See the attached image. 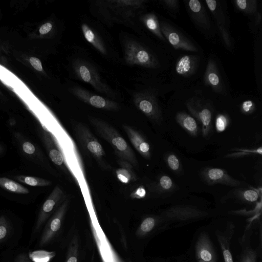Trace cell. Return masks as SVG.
Here are the masks:
<instances>
[{
    "label": "cell",
    "instance_id": "cell-1",
    "mask_svg": "<svg viewBox=\"0 0 262 262\" xmlns=\"http://www.w3.org/2000/svg\"><path fill=\"white\" fill-rule=\"evenodd\" d=\"M144 0H106L95 3L97 16L108 24L133 25L135 17L143 9Z\"/></svg>",
    "mask_w": 262,
    "mask_h": 262
},
{
    "label": "cell",
    "instance_id": "cell-2",
    "mask_svg": "<svg viewBox=\"0 0 262 262\" xmlns=\"http://www.w3.org/2000/svg\"><path fill=\"white\" fill-rule=\"evenodd\" d=\"M89 120L97 134L112 146L119 159L128 161L134 166H137L138 161L134 151L113 126L97 118L91 117Z\"/></svg>",
    "mask_w": 262,
    "mask_h": 262
},
{
    "label": "cell",
    "instance_id": "cell-3",
    "mask_svg": "<svg viewBox=\"0 0 262 262\" xmlns=\"http://www.w3.org/2000/svg\"><path fill=\"white\" fill-rule=\"evenodd\" d=\"M76 138L83 150L94 158L104 170L112 168L106 160V154L101 144L84 124L78 122L75 125Z\"/></svg>",
    "mask_w": 262,
    "mask_h": 262
},
{
    "label": "cell",
    "instance_id": "cell-4",
    "mask_svg": "<svg viewBox=\"0 0 262 262\" xmlns=\"http://www.w3.org/2000/svg\"><path fill=\"white\" fill-rule=\"evenodd\" d=\"M124 59L130 66H140L148 68L158 67L159 63L155 57L137 41L127 39L124 41Z\"/></svg>",
    "mask_w": 262,
    "mask_h": 262
},
{
    "label": "cell",
    "instance_id": "cell-5",
    "mask_svg": "<svg viewBox=\"0 0 262 262\" xmlns=\"http://www.w3.org/2000/svg\"><path fill=\"white\" fill-rule=\"evenodd\" d=\"M73 68L76 75L82 81L89 83L100 93L105 94L110 97L114 96L112 90L101 80L98 73L91 64L78 60L74 62Z\"/></svg>",
    "mask_w": 262,
    "mask_h": 262
},
{
    "label": "cell",
    "instance_id": "cell-6",
    "mask_svg": "<svg viewBox=\"0 0 262 262\" xmlns=\"http://www.w3.org/2000/svg\"><path fill=\"white\" fill-rule=\"evenodd\" d=\"M186 106L191 114L201 123L203 137L209 138L212 132L213 113L211 106L194 98L187 100Z\"/></svg>",
    "mask_w": 262,
    "mask_h": 262
},
{
    "label": "cell",
    "instance_id": "cell-7",
    "mask_svg": "<svg viewBox=\"0 0 262 262\" xmlns=\"http://www.w3.org/2000/svg\"><path fill=\"white\" fill-rule=\"evenodd\" d=\"M134 102L137 108L151 120L158 123L161 122V111L153 94L147 91L138 92L134 96Z\"/></svg>",
    "mask_w": 262,
    "mask_h": 262
},
{
    "label": "cell",
    "instance_id": "cell-8",
    "mask_svg": "<svg viewBox=\"0 0 262 262\" xmlns=\"http://www.w3.org/2000/svg\"><path fill=\"white\" fill-rule=\"evenodd\" d=\"M40 135L48 156L52 162L64 172L68 173L63 155L58 146L54 136L43 125L40 129Z\"/></svg>",
    "mask_w": 262,
    "mask_h": 262
},
{
    "label": "cell",
    "instance_id": "cell-9",
    "mask_svg": "<svg viewBox=\"0 0 262 262\" xmlns=\"http://www.w3.org/2000/svg\"><path fill=\"white\" fill-rule=\"evenodd\" d=\"M70 91L79 99L94 107L113 111H117L119 108L116 102L91 93L81 88L74 86L70 89Z\"/></svg>",
    "mask_w": 262,
    "mask_h": 262
},
{
    "label": "cell",
    "instance_id": "cell-10",
    "mask_svg": "<svg viewBox=\"0 0 262 262\" xmlns=\"http://www.w3.org/2000/svg\"><path fill=\"white\" fill-rule=\"evenodd\" d=\"M194 250L198 262H217V253L207 232L203 231L199 234Z\"/></svg>",
    "mask_w": 262,
    "mask_h": 262
},
{
    "label": "cell",
    "instance_id": "cell-11",
    "mask_svg": "<svg viewBox=\"0 0 262 262\" xmlns=\"http://www.w3.org/2000/svg\"><path fill=\"white\" fill-rule=\"evenodd\" d=\"M160 25L161 32L165 38L175 49L191 52L198 51L197 47L190 40L170 25L164 21H162Z\"/></svg>",
    "mask_w": 262,
    "mask_h": 262
},
{
    "label": "cell",
    "instance_id": "cell-12",
    "mask_svg": "<svg viewBox=\"0 0 262 262\" xmlns=\"http://www.w3.org/2000/svg\"><path fill=\"white\" fill-rule=\"evenodd\" d=\"M67 196L60 186L57 185L53 188L40 208L34 232L39 228L49 214L60 203L63 202Z\"/></svg>",
    "mask_w": 262,
    "mask_h": 262
},
{
    "label": "cell",
    "instance_id": "cell-13",
    "mask_svg": "<svg viewBox=\"0 0 262 262\" xmlns=\"http://www.w3.org/2000/svg\"><path fill=\"white\" fill-rule=\"evenodd\" d=\"M208 212L190 205H176L172 206L164 213L167 220L186 221L198 219L207 215Z\"/></svg>",
    "mask_w": 262,
    "mask_h": 262
},
{
    "label": "cell",
    "instance_id": "cell-14",
    "mask_svg": "<svg viewBox=\"0 0 262 262\" xmlns=\"http://www.w3.org/2000/svg\"><path fill=\"white\" fill-rule=\"evenodd\" d=\"M201 176L208 185L222 184L232 187L243 185V182L231 177L227 172L221 168L207 167L203 169Z\"/></svg>",
    "mask_w": 262,
    "mask_h": 262
},
{
    "label": "cell",
    "instance_id": "cell-15",
    "mask_svg": "<svg viewBox=\"0 0 262 262\" xmlns=\"http://www.w3.org/2000/svg\"><path fill=\"white\" fill-rule=\"evenodd\" d=\"M206 5L214 16L221 33V37L226 46L230 48L231 40L230 34L226 27V19L225 12L218 1L214 0H206Z\"/></svg>",
    "mask_w": 262,
    "mask_h": 262
},
{
    "label": "cell",
    "instance_id": "cell-16",
    "mask_svg": "<svg viewBox=\"0 0 262 262\" xmlns=\"http://www.w3.org/2000/svg\"><path fill=\"white\" fill-rule=\"evenodd\" d=\"M235 231L234 224L230 222L227 223L225 230H216L215 234L219 244L224 262H233L231 252V243Z\"/></svg>",
    "mask_w": 262,
    "mask_h": 262
},
{
    "label": "cell",
    "instance_id": "cell-17",
    "mask_svg": "<svg viewBox=\"0 0 262 262\" xmlns=\"http://www.w3.org/2000/svg\"><path fill=\"white\" fill-rule=\"evenodd\" d=\"M123 129L136 150L144 158L151 157L150 145L145 138L133 127L124 124Z\"/></svg>",
    "mask_w": 262,
    "mask_h": 262
},
{
    "label": "cell",
    "instance_id": "cell-18",
    "mask_svg": "<svg viewBox=\"0 0 262 262\" xmlns=\"http://www.w3.org/2000/svg\"><path fill=\"white\" fill-rule=\"evenodd\" d=\"M186 3V7L193 21L202 28L210 29L211 25L209 17L201 2L190 0Z\"/></svg>",
    "mask_w": 262,
    "mask_h": 262
},
{
    "label": "cell",
    "instance_id": "cell-19",
    "mask_svg": "<svg viewBox=\"0 0 262 262\" xmlns=\"http://www.w3.org/2000/svg\"><path fill=\"white\" fill-rule=\"evenodd\" d=\"M14 137L21 153L34 162H41L42 155L37 146L19 132L14 133Z\"/></svg>",
    "mask_w": 262,
    "mask_h": 262
},
{
    "label": "cell",
    "instance_id": "cell-20",
    "mask_svg": "<svg viewBox=\"0 0 262 262\" xmlns=\"http://www.w3.org/2000/svg\"><path fill=\"white\" fill-rule=\"evenodd\" d=\"M199 62V57L193 55H186L180 58L176 64V71L181 76L187 77L196 71Z\"/></svg>",
    "mask_w": 262,
    "mask_h": 262
},
{
    "label": "cell",
    "instance_id": "cell-21",
    "mask_svg": "<svg viewBox=\"0 0 262 262\" xmlns=\"http://www.w3.org/2000/svg\"><path fill=\"white\" fill-rule=\"evenodd\" d=\"M205 84L216 92H221L223 90L222 83L218 69L214 60L210 58L208 61L204 75Z\"/></svg>",
    "mask_w": 262,
    "mask_h": 262
},
{
    "label": "cell",
    "instance_id": "cell-22",
    "mask_svg": "<svg viewBox=\"0 0 262 262\" xmlns=\"http://www.w3.org/2000/svg\"><path fill=\"white\" fill-rule=\"evenodd\" d=\"M147 187L151 192L160 195L170 194L176 188L172 180L165 174L159 176L156 181L149 183Z\"/></svg>",
    "mask_w": 262,
    "mask_h": 262
},
{
    "label": "cell",
    "instance_id": "cell-23",
    "mask_svg": "<svg viewBox=\"0 0 262 262\" xmlns=\"http://www.w3.org/2000/svg\"><path fill=\"white\" fill-rule=\"evenodd\" d=\"M119 167L116 170V176L122 183L128 184L136 181L138 178L133 170V165L128 161L119 159Z\"/></svg>",
    "mask_w": 262,
    "mask_h": 262
},
{
    "label": "cell",
    "instance_id": "cell-24",
    "mask_svg": "<svg viewBox=\"0 0 262 262\" xmlns=\"http://www.w3.org/2000/svg\"><path fill=\"white\" fill-rule=\"evenodd\" d=\"M176 120L190 135L193 137L198 136L199 127L193 117L185 112H180L177 113Z\"/></svg>",
    "mask_w": 262,
    "mask_h": 262
},
{
    "label": "cell",
    "instance_id": "cell-25",
    "mask_svg": "<svg viewBox=\"0 0 262 262\" xmlns=\"http://www.w3.org/2000/svg\"><path fill=\"white\" fill-rule=\"evenodd\" d=\"M81 27L85 39L101 54L106 55L105 46L97 34L85 24H82Z\"/></svg>",
    "mask_w": 262,
    "mask_h": 262
},
{
    "label": "cell",
    "instance_id": "cell-26",
    "mask_svg": "<svg viewBox=\"0 0 262 262\" xmlns=\"http://www.w3.org/2000/svg\"><path fill=\"white\" fill-rule=\"evenodd\" d=\"M141 20L146 28L160 39L164 41L166 40L161 32L159 20L154 14H146L141 16Z\"/></svg>",
    "mask_w": 262,
    "mask_h": 262
},
{
    "label": "cell",
    "instance_id": "cell-27",
    "mask_svg": "<svg viewBox=\"0 0 262 262\" xmlns=\"http://www.w3.org/2000/svg\"><path fill=\"white\" fill-rule=\"evenodd\" d=\"M0 187L7 191L21 194H28L29 189L20 183L6 177H0Z\"/></svg>",
    "mask_w": 262,
    "mask_h": 262
},
{
    "label": "cell",
    "instance_id": "cell-28",
    "mask_svg": "<svg viewBox=\"0 0 262 262\" xmlns=\"http://www.w3.org/2000/svg\"><path fill=\"white\" fill-rule=\"evenodd\" d=\"M14 179L21 183L33 187H46L52 184L51 181L33 176L17 175L14 176Z\"/></svg>",
    "mask_w": 262,
    "mask_h": 262
},
{
    "label": "cell",
    "instance_id": "cell-29",
    "mask_svg": "<svg viewBox=\"0 0 262 262\" xmlns=\"http://www.w3.org/2000/svg\"><path fill=\"white\" fill-rule=\"evenodd\" d=\"M260 194L261 193H259L258 189L254 188L238 189L235 190L233 193L237 199L250 203L256 202L258 200L259 196L261 195Z\"/></svg>",
    "mask_w": 262,
    "mask_h": 262
},
{
    "label": "cell",
    "instance_id": "cell-30",
    "mask_svg": "<svg viewBox=\"0 0 262 262\" xmlns=\"http://www.w3.org/2000/svg\"><path fill=\"white\" fill-rule=\"evenodd\" d=\"M235 7L242 12L249 15H255L257 12V1L256 0H236Z\"/></svg>",
    "mask_w": 262,
    "mask_h": 262
},
{
    "label": "cell",
    "instance_id": "cell-31",
    "mask_svg": "<svg viewBox=\"0 0 262 262\" xmlns=\"http://www.w3.org/2000/svg\"><path fill=\"white\" fill-rule=\"evenodd\" d=\"M169 168L175 173L180 174L182 171V165L179 157L173 152H168L164 158Z\"/></svg>",
    "mask_w": 262,
    "mask_h": 262
},
{
    "label": "cell",
    "instance_id": "cell-32",
    "mask_svg": "<svg viewBox=\"0 0 262 262\" xmlns=\"http://www.w3.org/2000/svg\"><path fill=\"white\" fill-rule=\"evenodd\" d=\"M233 150L236 151L228 154L225 156V157L226 158H237L251 155H261L262 154V147L261 146L251 149L236 148L233 149Z\"/></svg>",
    "mask_w": 262,
    "mask_h": 262
},
{
    "label": "cell",
    "instance_id": "cell-33",
    "mask_svg": "<svg viewBox=\"0 0 262 262\" xmlns=\"http://www.w3.org/2000/svg\"><path fill=\"white\" fill-rule=\"evenodd\" d=\"M257 253L256 251L249 246L243 248L239 257V262H256Z\"/></svg>",
    "mask_w": 262,
    "mask_h": 262
},
{
    "label": "cell",
    "instance_id": "cell-34",
    "mask_svg": "<svg viewBox=\"0 0 262 262\" xmlns=\"http://www.w3.org/2000/svg\"><path fill=\"white\" fill-rule=\"evenodd\" d=\"M10 230L9 222L4 215H0V243L8 237Z\"/></svg>",
    "mask_w": 262,
    "mask_h": 262
},
{
    "label": "cell",
    "instance_id": "cell-35",
    "mask_svg": "<svg viewBox=\"0 0 262 262\" xmlns=\"http://www.w3.org/2000/svg\"><path fill=\"white\" fill-rule=\"evenodd\" d=\"M229 123V118L224 114H219L215 119V127L216 130L221 133L224 131Z\"/></svg>",
    "mask_w": 262,
    "mask_h": 262
},
{
    "label": "cell",
    "instance_id": "cell-36",
    "mask_svg": "<svg viewBox=\"0 0 262 262\" xmlns=\"http://www.w3.org/2000/svg\"><path fill=\"white\" fill-rule=\"evenodd\" d=\"M29 258L33 262H47L50 256L49 253L43 251H34L29 253Z\"/></svg>",
    "mask_w": 262,
    "mask_h": 262
},
{
    "label": "cell",
    "instance_id": "cell-37",
    "mask_svg": "<svg viewBox=\"0 0 262 262\" xmlns=\"http://www.w3.org/2000/svg\"><path fill=\"white\" fill-rule=\"evenodd\" d=\"M155 220L152 217L146 218L141 225V229L145 232H149L155 225Z\"/></svg>",
    "mask_w": 262,
    "mask_h": 262
},
{
    "label": "cell",
    "instance_id": "cell-38",
    "mask_svg": "<svg viewBox=\"0 0 262 262\" xmlns=\"http://www.w3.org/2000/svg\"><path fill=\"white\" fill-rule=\"evenodd\" d=\"M161 2L170 11L176 12L179 10V4L178 0H163Z\"/></svg>",
    "mask_w": 262,
    "mask_h": 262
},
{
    "label": "cell",
    "instance_id": "cell-39",
    "mask_svg": "<svg viewBox=\"0 0 262 262\" xmlns=\"http://www.w3.org/2000/svg\"><path fill=\"white\" fill-rule=\"evenodd\" d=\"M254 109V104L250 100H247L243 103L241 106V110L243 113L250 114Z\"/></svg>",
    "mask_w": 262,
    "mask_h": 262
},
{
    "label": "cell",
    "instance_id": "cell-40",
    "mask_svg": "<svg viewBox=\"0 0 262 262\" xmlns=\"http://www.w3.org/2000/svg\"><path fill=\"white\" fill-rule=\"evenodd\" d=\"M61 225V221L59 216H55L51 221L50 224V230L51 232H56L58 231Z\"/></svg>",
    "mask_w": 262,
    "mask_h": 262
},
{
    "label": "cell",
    "instance_id": "cell-41",
    "mask_svg": "<svg viewBox=\"0 0 262 262\" xmlns=\"http://www.w3.org/2000/svg\"><path fill=\"white\" fill-rule=\"evenodd\" d=\"M146 194V191L145 188L140 186L130 194V196L133 199H142L145 196Z\"/></svg>",
    "mask_w": 262,
    "mask_h": 262
},
{
    "label": "cell",
    "instance_id": "cell-42",
    "mask_svg": "<svg viewBox=\"0 0 262 262\" xmlns=\"http://www.w3.org/2000/svg\"><path fill=\"white\" fill-rule=\"evenodd\" d=\"M30 62L31 64L38 71L42 70V67L41 61L36 57H32L30 58Z\"/></svg>",
    "mask_w": 262,
    "mask_h": 262
},
{
    "label": "cell",
    "instance_id": "cell-43",
    "mask_svg": "<svg viewBox=\"0 0 262 262\" xmlns=\"http://www.w3.org/2000/svg\"><path fill=\"white\" fill-rule=\"evenodd\" d=\"M14 262H33L25 253L19 254L15 258Z\"/></svg>",
    "mask_w": 262,
    "mask_h": 262
},
{
    "label": "cell",
    "instance_id": "cell-44",
    "mask_svg": "<svg viewBox=\"0 0 262 262\" xmlns=\"http://www.w3.org/2000/svg\"><path fill=\"white\" fill-rule=\"evenodd\" d=\"M52 28V25L50 23H47L42 25L39 29L41 34H46L49 32Z\"/></svg>",
    "mask_w": 262,
    "mask_h": 262
},
{
    "label": "cell",
    "instance_id": "cell-45",
    "mask_svg": "<svg viewBox=\"0 0 262 262\" xmlns=\"http://www.w3.org/2000/svg\"><path fill=\"white\" fill-rule=\"evenodd\" d=\"M255 19H254V25L256 27H257L259 25L261 20V14L260 13H258V12L254 15Z\"/></svg>",
    "mask_w": 262,
    "mask_h": 262
},
{
    "label": "cell",
    "instance_id": "cell-46",
    "mask_svg": "<svg viewBox=\"0 0 262 262\" xmlns=\"http://www.w3.org/2000/svg\"><path fill=\"white\" fill-rule=\"evenodd\" d=\"M67 262H77V258L75 257H70Z\"/></svg>",
    "mask_w": 262,
    "mask_h": 262
},
{
    "label": "cell",
    "instance_id": "cell-47",
    "mask_svg": "<svg viewBox=\"0 0 262 262\" xmlns=\"http://www.w3.org/2000/svg\"><path fill=\"white\" fill-rule=\"evenodd\" d=\"M4 147L2 145L0 144V155L4 152Z\"/></svg>",
    "mask_w": 262,
    "mask_h": 262
},
{
    "label": "cell",
    "instance_id": "cell-48",
    "mask_svg": "<svg viewBox=\"0 0 262 262\" xmlns=\"http://www.w3.org/2000/svg\"><path fill=\"white\" fill-rule=\"evenodd\" d=\"M16 124L15 120L12 119L9 121V124L10 126H14Z\"/></svg>",
    "mask_w": 262,
    "mask_h": 262
},
{
    "label": "cell",
    "instance_id": "cell-49",
    "mask_svg": "<svg viewBox=\"0 0 262 262\" xmlns=\"http://www.w3.org/2000/svg\"><path fill=\"white\" fill-rule=\"evenodd\" d=\"M259 262H261L260 261Z\"/></svg>",
    "mask_w": 262,
    "mask_h": 262
}]
</instances>
